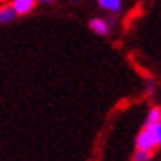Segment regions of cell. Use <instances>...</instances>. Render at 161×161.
Listing matches in <instances>:
<instances>
[{
    "instance_id": "6da1fadb",
    "label": "cell",
    "mask_w": 161,
    "mask_h": 161,
    "mask_svg": "<svg viewBox=\"0 0 161 161\" xmlns=\"http://www.w3.org/2000/svg\"><path fill=\"white\" fill-rule=\"evenodd\" d=\"M158 147H161V123L145 125L136 136V148L152 152Z\"/></svg>"
},
{
    "instance_id": "7a4b0ae2",
    "label": "cell",
    "mask_w": 161,
    "mask_h": 161,
    "mask_svg": "<svg viewBox=\"0 0 161 161\" xmlns=\"http://www.w3.org/2000/svg\"><path fill=\"white\" fill-rule=\"evenodd\" d=\"M9 6L15 11L16 16H20V15H27V13L33 11L35 6H36V0H11Z\"/></svg>"
},
{
    "instance_id": "3957f363",
    "label": "cell",
    "mask_w": 161,
    "mask_h": 161,
    "mask_svg": "<svg viewBox=\"0 0 161 161\" xmlns=\"http://www.w3.org/2000/svg\"><path fill=\"white\" fill-rule=\"evenodd\" d=\"M89 27H91V31H94L96 35H100V36L109 35V22L103 20V18H92L89 22Z\"/></svg>"
},
{
    "instance_id": "277c9868",
    "label": "cell",
    "mask_w": 161,
    "mask_h": 161,
    "mask_svg": "<svg viewBox=\"0 0 161 161\" xmlns=\"http://www.w3.org/2000/svg\"><path fill=\"white\" fill-rule=\"evenodd\" d=\"M100 8L109 11V13H118L121 6H123V0H98Z\"/></svg>"
},
{
    "instance_id": "5b68a950",
    "label": "cell",
    "mask_w": 161,
    "mask_h": 161,
    "mask_svg": "<svg viewBox=\"0 0 161 161\" xmlns=\"http://www.w3.org/2000/svg\"><path fill=\"white\" fill-rule=\"evenodd\" d=\"M16 18L15 11L11 9V6H0V25L4 24H11Z\"/></svg>"
},
{
    "instance_id": "8992f818",
    "label": "cell",
    "mask_w": 161,
    "mask_h": 161,
    "mask_svg": "<svg viewBox=\"0 0 161 161\" xmlns=\"http://www.w3.org/2000/svg\"><path fill=\"white\" fill-rule=\"evenodd\" d=\"M161 123V107H152L145 118V125H156Z\"/></svg>"
},
{
    "instance_id": "52a82bcc",
    "label": "cell",
    "mask_w": 161,
    "mask_h": 161,
    "mask_svg": "<svg viewBox=\"0 0 161 161\" xmlns=\"http://www.w3.org/2000/svg\"><path fill=\"white\" fill-rule=\"evenodd\" d=\"M152 158V152H148V150H139L136 148V154H134V161H148Z\"/></svg>"
},
{
    "instance_id": "ba28073f",
    "label": "cell",
    "mask_w": 161,
    "mask_h": 161,
    "mask_svg": "<svg viewBox=\"0 0 161 161\" xmlns=\"http://www.w3.org/2000/svg\"><path fill=\"white\" fill-rule=\"evenodd\" d=\"M36 2H44V4H51V2H54V0H36Z\"/></svg>"
},
{
    "instance_id": "9c48e42d",
    "label": "cell",
    "mask_w": 161,
    "mask_h": 161,
    "mask_svg": "<svg viewBox=\"0 0 161 161\" xmlns=\"http://www.w3.org/2000/svg\"><path fill=\"white\" fill-rule=\"evenodd\" d=\"M2 2H6V0H0V4H2Z\"/></svg>"
},
{
    "instance_id": "30bf717a",
    "label": "cell",
    "mask_w": 161,
    "mask_h": 161,
    "mask_svg": "<svg viewBox=\"0 0 161 161\" xmlns=\"http://www.w3.org/2000/svg\"><path fill=\"white\" fill-rule=\"evenodd\" d=\"M74 2H78V0H74Z\"/></svg>"
}]
</instances>
